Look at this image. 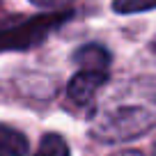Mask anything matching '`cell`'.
<instances>
[{"instance_id":"obj_1","label":"cell","mask_w":156,"mask_h":156,"mask_svg":"<svg viewBox=\"0 0 156 156\" xmlns=\"http://www.w3.org/2000/svg\"><path fill=\"white\" fill-rule=\"evenodd\" d=\"M156 126V76H136L115 85L94 103L90 133L101 142H124Z\"/></svg>"},{"instance_id":"obj_2","label":"cell","mask_w":156,"mask_h":156,"mask_svg":"<svg viewBox=\"0 0 156 156\" xmlns=\"http://www.w3.org/2000/svg\"><path fill=\"white\" fill-rule=\"evenodd\" d=\"M108 83V71H94V69H80L67 85V101L78 110L92 112L97 103V94Z\"/></svg>"},{"instance_id":"obj_3","label":"cell","mask_w":156,"mask_h":156,"mask_svg":"<svg viewBox=\"0 0 156 156\" xmlns=\"http://www.w3.org/2000/svg\"><path fill=\"white\" fill-rule=\"evenodd\" d=\"M76 64L80 69H94V71H108L110 67V53H108L103 46L99 44H87V46H80L73 55Z\"/></svg>"},{"instance_id":"obj_4","label":"cell","mask_w":156,"mask_h":156,"mask_svg":"<svg viewBox=\"0 0 156 156\" xmlns=\"http://www.w3.org/2000/svg\"><path fill=\"white\" fill-rule=\"evenodd\" d=\"M28 138L14 126L0 124V156H28Z\"/></svg>"},{"instance_id":"obj_5","label":"cell","mask_w":156,"mask_h":156,"mask_svg":"<svg viewBox=\"0 0 156 156\" xmlns=\"http://www.w3.org/2000/svg\"><path fill=\"white\" fill-rule=\"evenodd\" d=\"M34 156H71V151H69V145H67V140H64L62 136L48 133V136L41 138Z\"/></svg>"},{"instance_id":"obj_6","label":"cell","mask_w":156,"mask_h":156,"mask_svg":"<svg viewBox=\"0 0 156 156\" xmlns=\"http://www.w3.org/2000/svg\"><path fill=\"white\" fill-rule=\"evenodd\" d=\"M156 7V0H112V9L117 14H138Z\"/></svg>"},{"instance_id":"obj_7","label":"cell","mask_w":156,"mask_h":156,"mask_svg":"<svg viewBox=\"0 0 156 156\" xmlns=\"http://www.w3.org/2000/svg\"><path fill=\"white\" fill-rule=\"evenodd\" d=\"M34 5L39 7H60V5H67V2H71V0H32Z\"/></svg>"},{"instance_id":"obj_8","label":"cell","mask_w":156,"mask_h":156,"mask_svg":"<svg viewBox=\"0 0 156 156\" xmlns=\"http://www.w3.org/2000/svg\"><path fill=\"white\" fill-rule=\"evenodd\" d=\"M115 156H142V151H138V149H126V151H119V154H115Z\"/></svg>"},{"instance_id":"obj_9","label":"cell","mask_w":156,"mask_h":156,"mask_svg":"<svg viewBox=\"0 0 156 156\" xmlns=\"http://www.w3.org/2000/svg\"><path fill=\"white\" fill-rule=\"evenodd\" d=\"M151 53L156 55V39H154V41H151Z\"/></svg>"}]
</instances>
